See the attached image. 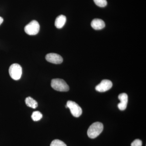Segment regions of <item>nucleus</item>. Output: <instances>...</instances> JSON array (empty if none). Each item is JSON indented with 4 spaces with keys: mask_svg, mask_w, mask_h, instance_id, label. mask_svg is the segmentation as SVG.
Returning <instances> with one entry per match:
<instances>
[{
    "mask_svg": "<svg viewBox=\"0 0 146 146\" xmlns=\"http://www.w3.org/2000/svg\"><path fill=\"white\" fill-rule=\"evenodd\" d=\"M66 17L64 15H61L58 16L55 21V26L58 29L63 28L66 23Z\"/></svg>",
    "mask_w": 146,
    "mask_h": 146,
    "instance_id": "obj_10",
    "label": "nucleus"
},
{
    "mask_svg": "<svg viewBox=\"0 0 146 146\" xmlns=\"http://www.w3.org/2000/svg\"><path fill=\"white\" fill-rule=\"evenodd\" d=\"M3 21V19L2 17H0V25L2 23Z\"/></svg>",
    "mask_w": 146,
    "mask_h": 146,
    "instance_id": "obj_16",
    "label": "nucleus"
},
{
    "mask_svg": "<svg viewBox=\"0 0 146 146\" xmlns=\"http://www.w3.org/2000/svg\"><path fill=\"white\" fill-rule=\"evenodd\" d=\"M51 86L55 90L60 92H67L70 89L69 86L65 80L61 79H52L51 83Z\"/></svg>",
    "mask_w": 146,
    "mask_h": 146,
    "instance_id": "obj_2",
    "label": "nucleus"
},
{
    "mask_svg": "<svg viewBox=\"0 0 146 146\" xmlns=\"http://www.w3.org/2000/svg\"><path fill=\"white\" fill-rule=\"evenodd\" d=\"M103 129L104 126L102 123L99 122L94 123L88 129L87 135L89 138L94 139L99 136Z\"/></svg>",
    "mask_w": 146,
    "mask_h": 146,
    "instance_id": "obj_1",
    "label": "nucleus"
},
{
    "mask_svg": "<svg viewBox=\"0 0 146 146\" xmlns=\"http://www.w3.org/2000/svg\"><path fill=\"white\" fill-rule=\"evenodd\" d=\"M112 86V82L108 80H104L96 87V90L100 92H104L110 90Z\"/></svg>",
    "mask_w": 146,
    "mask_h": 146,
    "instance_id": "obj_6",
    "label": "nucleus"
},
{
    "mask_svg": "<svg viewBox=\"0 0 146 146\" xmlns=\"http://www.w3.org/2000/svg\"><path fill=\"white\" fill-rule=\"evenodd\" d=\"M118 98L120 100V103L118 104V107L121 110H124L126 109L128 103V96L125 93H122L119 94Z\"/></svg>",
    "mask_w": 146,
    "mask_h": 146,
    "instance_id": "obj_8",
    "label": "nucleus"
},
{
    "mask_svg": "<svg viewBox=\"0 0 146 146\" xmlns=\"http://www.w3.org/2000/svg\"><path fill=\"white\" fill-rule=\"evenodd\" d=\"M43 117L42 113L39 111H35L31 115V118L35 121H39Z\"/></svg>",
    "mask_w": 146,
    "mask_h": 146,
    "instance_id": "obj_12",
    "label": "nucleus"
},
{
    "mask_svg": "<svg viewBox=\"0 0 146 146\" xmlns=\"http://www.w3.org/2000/svg\"><path fill=\"white\" fill-rule=\"evenodd\" d=\"M142 141L140 139H136L131 143V146H142Z\"/></svg>",
    "mask_w": 146,
    "mask_h": 146,
    "instance_id": "obj_15",
    "label": "nucleus"
},
{
    "mask_svg": "<svg viewBox=\"0 0 146 146\" xmlns=\"http://www.w3.org/2000/svg\"><path fill=\"white\" fill-rule=\"evenodd\" d=\"M40 26L39 23L36 21H33L26 26L25 31L29 35H36L39 33Z\"/></svg>",
    "mask_w": 146,
    "mask_h": 146,
    "instance_id": "obj_4",
    "label": "nucleus"
},
{
    "mask_svg": "<svg viewBox=\"0 0 146 146\" xmlns=\"http://www.w3.org/2000/svg\"><path fill=\"white\" fill-rule=\"evenodd\" d=\"M46 60L50 63L59 64L63 62V58L60 55L56 53H49L46 56Z\"/></svg>",
    "mask_w": 146,
    "mask_h": 146,
    "instance_id": "obj_7",
    "label": "nucleus"
},
{
    "mask_svg": "<svg viewBox=\"0 0 146 146\" xmlns=\"http://www.w3.org/2000/svg\"><path fill=\"white\" fill-rule=\"evenodd\" d=\"M91 26L94 29L98 30L104 28L105 24L104 21L101 19H95L91 22Z\"/></svg>",
    "mask_w": 146,
    "mask_h": 146,
    "instance_id": "obj_9",
    "label": "nucleus"
},
{
    "mask_svg": "<svg viewBox=\"0 0 146 146\" xmlns=\"http://www.w3.org/2000/svg\"><path fill=\"white\" fill-rule=\"evenodd\" d=\"M9 72L11 78L14 80H19L22 76V68L19 64L14 63L9 67Z\"/></svg>",
    "mask_w": 146,
    "mask_h": 146,
    "instance_id": "obj_3",
    "label": "nucleus"
},
{
    "mask_svg": "<svg viewBox=\"0 0 146 146\" xmlns=\"http://www.w3.org/2000/svg\"><path fill=\"white\" fill-rule=\"evenodd\" d=\"M50 146H67L63 142V141H60L58 139H56L53 141L52 143H51L50 145Z\"/></svg>",
    "mask_w": 146,
    "mask_h": 146,
    "instance_id": "obj_13",
    "label": "nucleus"
},
{
    "mask_svg": "<svg viewBox=\"0 0 146 146\" xmlns=\"http://www.w3.org/2000/svg\"><path fill=\"white\" fill-rule=\"evenodd\" d=\"M94 1L95 4L100 7H105L107 5L106 0H94Z\"/></svg>",
    "mask_w": 146,
    "mask_h": 146,
    "instance_id": "obj_14",
    "label": "nucleus"
},
{
    "mask_svg": "<svg viewBox=\"0 0 146 146\" xmlns=\"http://www.w3.org/2000/svg\"><path fill=\"white\" fill-rule=\"evenodd\" d=\"M65 107L70 109L72 115L76 117H78L82 114V109L75 102L68 101Z\"/></svg>",
    "mask_w": 146,
    "mask_h": 146,
    "instance_id": "obj_5",
    "label": "nucleus"
},
{
    "mask_svg": "<svg viewBox=\"0 0 146 146\" xmlns=\"http://www.w3.org/2000/svg\"><path fill=\"white\" fill-rule=\"evenodd\" d=\"M25 103L27 106L35 109L38 106L37 102L36 100L30 97H27L25 99Z\"/></svg>",
    "mask_w": 146,
    "mask_h": 146,
    "instance_id": "obj_11",
    "label": "nucleus"
}]
</instances>
